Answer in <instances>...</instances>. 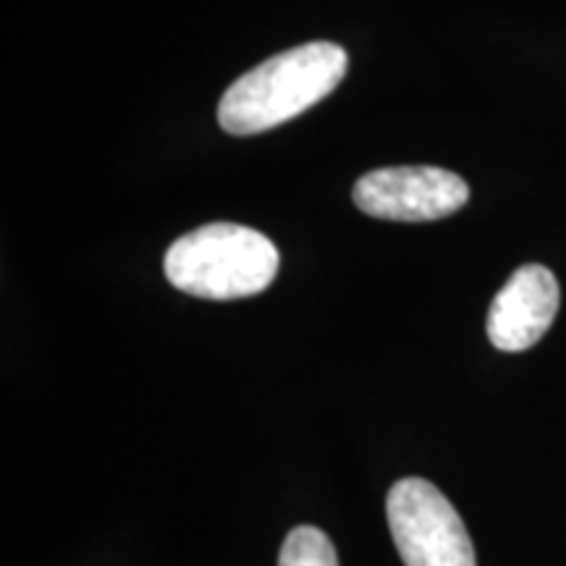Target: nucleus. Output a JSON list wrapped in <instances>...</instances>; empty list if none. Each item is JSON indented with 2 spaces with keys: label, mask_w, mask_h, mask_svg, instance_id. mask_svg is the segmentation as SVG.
I'll list each match as a JSON object with an SVG mask.
<instances>
[{
  "label": "nucleus",
  "mask_w": 566,
  "mask_h": 566,
  "mask_svg": "<svg viewBox=\"0 0 566 566\" xmlns=\"http://www.w3.org/2000/svg\"><path fill=\"white\" fill-rule=\"evenodd\" d=\"M352 200L380 221L424 223L464 208L470 187L462 176L436 166L378 168L354 184Z\"/></svg>",
  "instance_id": "4"
},
{
  "label": "nucleus",
  "mask_w": 566,
  "mask_h": 566,
  "mask_svg": "<svg viewBox=\"0 0 566 566\" xmlns=\"http://www.w3.org/2000/svg\"><path fill=\"white\" fill-rule=\"evenodd\" d=\"M562 289L546 265H522L488 310V338L501 352H525L556 321Z\"/></svg>",
  "instance_id": "5"
},
{
  "label": "nucleus",
  "mask_w": 566,
  "mask_h": 566,
  "mask_svg": "<svg viewBox=\"0 0 566 566\" xmlns=\"http://www.w3.org/2000/svg\"><path fill=\"white\" fill-rule=\"evenodd\" d=\"M279 566H338L331 537L317 527H294L281 546Z\"/></svg>",
  "instance_id": "6"
},
{
  "label": "nucleus",
  "mask_w": 566,
  "mask_h": 566,
  "mask_svg": "<svg viewBox=\"0 0 566 566\" xmlns=\"http://www.w3.org/2000/svg\"><path fill=\"white\" fill-rule=\"evenodd\" d=\"M279 250L250 226L208 223L176 239L166 252V279L200 300H242L265 292L279 273Z\"/></svg>",
  "instance_id": "2"
},
{
  "label": "nucleus",
  "mask_w": 566,
  "mask_h": 566,
  "mask_svg": "<svg viewBox=\"0 0 566 566\" xmlns=\"http://www.w3.org/2000/svg\"><path fill=\"white\" fill-rule=\"evenodd\" d=\"M386 514L405 566H478L462 516L430 480H399L388 491Z\"/></svg>",
  "instance_id": "3"
},
{
  "label": "nucleus",
  "mask_w": 566,
  "mask_h": 566,
  "mask_svg": "<svg viewBox=\"0 0 566 566\" xmlns=\"http://www.w3.org/2000/svg\"><path fill=\"white\" fill-rule=\"evenodd\" d=\"M349 69L336 42H307L273 55L239 76L218 105V124L233 137H250L300 116L328 97Z\"/></svg>",
  "instance_id": "1"
}]
</instances>
